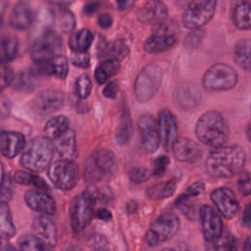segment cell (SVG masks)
I'll use <instances>...</instances> for the list:
<instances>
[{
    "mask_svg": "<svg viewBox=\"0 0 251 251\" xmlns=\"http://www.w3.org/2000/svg\"><path fill=\"white\" fill-rule=\"evenodd\" d=\"M70 129V121L64 115H58L50 118L43 128L44 135L50 140H56Z\"/></svg>",
    "mask_w": 251,
    "mask_h": 251,
    "instance_id": "27",
    "label": "cell"
},
{
    "mask_svg": "<svg viewBox=\"0 0 251 251\" xmlns=\"http://www.w3.org/2000/svg\"><path fill=\"white\" fill-rule=\"evenodd\" d=\"M33 175L25 171H17L14 174V181L21 185H30L32 182Z\"/></svg>",
    "mask_w": 251,
    "mask_h": 251,
    "instance_id": "49",
    "label": "cell"
},
{
    "mask_svg": "<svg viewBox=\"0 0 251 251\" xmlns=\"http://www.w3.org/2000/svg\"><path fill=\"white\" fill-rule=\"evenodd\" d=\"M97 196L90 190H84L73 198L69 207L70 224L74 231L83 230L90 223L94 214Z\"/></svg>",
    "mask_w": 251,
    "mask_h": 251,
    "instance_id": "5",
    "label": "cell"
},
{
    "mask_svg": "<svg viewBox=\"0 0 251 251\" xmlns=\"http://www.w3.org/2000/svg\"><path fill=\"white\" fill-rule=\"evenodd\" d=\"M150 172L143 167H134L129 172V177L131 181L135 183H140L146 181L150 177Z\"/></svg>",
    "mask_w": 251,
    "mask_h": 251,
    "instance_id": "44",
    "label": "cell"
},
{
    "mask_svg": "<svg viewBox=\"0 0 251 251\" xmlns=\"http://www.w3.org/2000/svg\"><path fill=\"white\" fill-rule=\"evenodd\" d=\"M233 61L241 69L251 72V39H240L233 48Z\"/></svg>",
    "mask_w": 251,
    "mask_h": 251,
    "instance_id": "28",
    "label": "cell"
},
{
    "mask_svg": "<svg viewBox=\"0 0 251 251\" xmlns=\"http://www.w3.org/2000/svg\"><path fill=\"white\" fill-rule=\"evenodd\" d=\"M161 251H181L180 249H176V248H172V247H168V248H165Z\"/></svg>",
    "mask_w": 251,
    "mask_h": 251,
    "instance_id": "61",
    "label": "cell"
},
{
    "mask_svg": "<svg viewBox=\"0 0 251 251\" xmlns=\"http://www.w3.org/2000/svg\"><path fill=\"white\" fill-rule=\"evenodd\" d=\"M99 7H100L99 1H91V2H88L85 4V6L83 8V12L85 15L91 16L99 9Z\"/></svg>",
    "mask_w": 251,
    "mask_h": 251,
    "instance_id": "54",
    "label": "cell"
},
{
    "mask_svg": "<svg viewBox=\"0 0 251 251\" xmlns=\"http://www.w3.org/2000/svg\"><path fill=\"white\" fill-rule=\"evenodd\" d=\"M231 18L239 29H251V0H232Z\"/></svg>",
    "mask_w": 251,
    "mask_h": 251,
    "instance_id": "26",
    "label": "cell"
},
{
    "mask_svg": "<svg viewBox=\"0 0 251 251\" xmlns=\"http://www.w3.org/2000/svg\"><path fill=\"white\" fill-rule=\"evenodd\" d=\"M17 229L13 223V217L10 207L6 201H2L0 205V233L5 239L13 237Z\"/></svg>",
    "mask_w": 251,
    "mask_h": 251,
    "instance_id": "32",
    "label": "cell"
},
{
    "mask_svg": "<svg viewBox=\"0 0 251 251\" xmlns=\"http://www.w3.org/2000/svg\"><path fill=\"white\" fill-rule=\"evenodd\" d=\"M169 165H170V158L166 155H160L153 162V170H152L153 175L155 176H163Z\"/></svg>",
    "mask_w": 251,
    "mask_h": 251,
    "instance_id": "43",
    "label": "cell"
},
{
    "mask_svg": "<svg viewBox=\"0 0 251 251\" xmlns=\"http://www.w3.org/2000/svg\"><path fill=\"white\" fill-rule=\"evenodd\" d=\"M26 205L33 211L46 215H53L56 211L54 199L42 190H27L25 194Z\"/></svg>",
    "mask_w": 251,
    "mask_h": 251,
    "instance_id": "21",
    "label": "cell"
},
{
    "mask_svg": "<svg viewBox=\"0 0 251 251\" xmlns=\"http://www.w3.org/2000/svg\"><path fill=\"white\" fill-rule=\"evenodd\" d=\"M163 80V71L158 65H148L137 75L134 83V95L139 102H147L156 94Z\"/></svg>",
    "mask_w": 251,
    "mask_h": 251,
    "instance_id": "6",
    "label": "cell"
},
{
    "mask_svg": "<svg viewBox=\"0 0 251 251\" xmlns=\"http://www.w3.org/2000/svg\"><path fill=\"white\" fill-rule=\"evenodd\" d=\"M180 222L176 214L164 213L151 224L146 234V242L154 247L169 241L178 232Z\"/></svg>",
    "mask_w": 251,
    "mask_h": 251,
    "instance_id": "8",
    "label": "cell"
},
{
    "mask_svg": "<svg viewBox=\"0 0 251 251\" xmlns=\"http://www.w3.org/2000/svg\"><path fill=\"white\" fill-rule=\"evenodd\" d=\"M245 153L237 145L215 148L208 155L205 168L207 174L214 178L231 177L243 169Z\"/></svg>",
    "mask_w": 251,
    "mask_h": 251,
    "instance_id": "1",
    "label": "cell"
},
{
    "mask_svg": "<svg viewBox=\"0 0 251 251\" xmlns=\"http://www.w3.org/2000/svg\"><path fill=\"white\" fill-rule=\"evenodd\" d=\"M132 132H133V126H132L130 114L127 108H125L122 113L120 126L116 131L117 142L120 145H125L128 143V141L132 136Z\"/></svg>",
    "mask_w": 251,
    "mask_h": 251,
    "instance_id": "33",
    "label": "cell"
},
{
    "mask_svg": "<svg viewBox=\"0 0 251 251\" xmlns=\"http://www.w3.org/2000/svg\"><path fill=\"white\" fill-rule=\"evenodd\" d=\"M204 36H205L204 29L202 28L193 29L191 32H189L185 36L183 40V45L187 49H194L201 44Z\"/></svg>",
    "mask_w": 251,
    "mask_h": 251,
    "instance_id": "40",
    "label": "cell"
},
{
    "mask_svg": "<svg viewBox=\"0 0 251 251\" xmlns=\"http://www.w3.org/2000/svg\"><path fill=\"white\" fill-rule=\"evenodd\" d=\"M93 251H112V250H111V249H110V247L108 246V247L101 248V249H98V250H93Z\"/></svg>",
    "mask_w": 251,
    "mask_h": 251,
    "instance_id": "62",
    "label": "cell"
},
{
    "mask_svg": "<svg viewBox=\"0 0 251 251\" xmlns=\"http://www.w3.org/2000/svg\"><path fill=\"white\" fill-rule=\"evenodd\" d=\"M64 105V93L58 89H46L38 93L29 102L31 113L39 119L59 111Z\"/></svg>",
    "mask_w": 251,
    "mask_h": 251,
    "instance_id": "13",
    "label": "cell"
},
{
    "mask_svg": "<svg viewBox=\"0 0 251 251\" xmlns=\"http://www.w3.org/2000/svg\"><path fill=\"white\" fill-rule=\"evenodd\" d=\"M30 227L31 233L38 238L47 249H51L56 246L58 240L57 227L51 219L45 216L36 217L32 221Z\"/></svg>",
    "mask_w": 251,
    "mask_h": 251,
    "instance_id": "19",
    "label": "cell"
},
{
    "mask_svg": "<svg viewBox=\"0 0 251 251\" xmlns=\"http://www.w3.org/2000/svg\"><path fill=\"white\" fill-rule=\"evenodd\" d=\"M48 176L58 189L70 190L78 182V167L74 161L61 159L50 165Z\"/></svg>",
    "mask_w": 251,
    "mask_h": 251,
    "instance_id": "11",
    "label": "cell"
},
{
    "mask_svg": "<svg viewBox=\"0 0 251 251\" xmlns=\"http://www.w3.org/2000/svg\"><path fill=\"white\" fill-rule=\"evenodd\" d=\"M71 63L77 68H82V69L88 68L89 63H90L89 55L87 52H85V53L73 52V54L71 56Z\"/></svg>",
    "mask_w": 251,
    "mask_h": 251,
    "instance_id": "46",
    "label": "cell"
},
{
    "mask_svg": "<svg viewBox=\"0 0 251 251\" xmlns=\"http://www.w3.org/2000/svg\"><path fill=\"white\" fill-rule=\"evenodd\" d=\"M2 251H18L14 246H12L11 244L9 243H6L4 246H3V249Z\"/></svg>",
    "mask_w": 251,
    "mask_h": 251,
    "instance_id": "59",
    "label": "cell"
},
{
    "mask_svg": "<svg viewBox=\"0 0 251 251\" xmlns=\"http://www.w3.org/2000/svg\"><path fill=\"white\" fill-rule=\"evenodd\" d=\"M118 170L116 154L109 149H99L91 154L85 163V180L94 183L105 176L115 175Z\"/></svg>",
    "mask_w": 251,
    "mask_h": 251,
    "instance_id": "4",
    "label": "cell"
},
{
    "mask_svg": "<svg viewBox=\"0 0 251 251\" xmlns=\"http://www.w3.org/2000/svg\"><path fill=\"white\" fill-rule=\"evenodd\" d=\"M238 191L242 196H248L251 194V173H242L237 180Z\"/></svg>",
    "mask_w": 251,
    "mask_h": 251,
    "instance_id": "42",
    "label": "cell"
},
{
    "mask_svg": "<svg viewBox=\"0 0 251 251\" xmlns=\"http://www.w3.org/2000/svg\"><path fill=\"white\" fill-rule=\"evenodd\" d=\"M173 153L176 160L183 163H196L203 155L200 145L193 139L180 137L173 147Z\"/></svg>",
    "mask_w": 251,
    "mask_h": 251,
    "instance_id": "20",
    "label": "cell"
},
{
    "mask_svg": "<svg viewBox=\"0 0 251 251\" xmlns=\"http://www.w3.org/2000/svg\"><path fill=\"white\" fill-rule=\"evenodd\" d=\"M62 48L63 41L61 36L53 30H47L33 42L30 48V56L34 63L49 61L60 55Z\"/></svg>",
    "mask_w": 251,
    "mask_h": 251,
    "instance_id": "12",
    "label": "cell"
},
{
    "mask_svg": "<svg viewBox=\"0 0 251 251\" xmlns=\"http://www.w3.org/2000/svg\"><path fill=\"white\" fill-rule=\"evenodd\" d=\"M14 87L17 89H30L33 88L32 85V75L30 74H19L17 77L14 78Z\"/></svg>",
    "mask_w": 251,
    "mask_h": 251,
    "instance_id": "45",
    "label": "cell"
},
{
    "mask_svg": "<svg viewBox=\"0 0 251 251\" xmlns=\"http://www.w3.org/2000/svg\"><path fill=\"white\" fill-rule=\"evenodd\" d=\"M137 126L144 150L155 152L161 143L159 122L150 114H142L137 118Z\"/></svg>",
    "mask_w": 251,
    "mask_h": 251,
    "instance_id": "14",
    "label": "cell"
},
{
    "mask_svg": "<svg viewBox=\"0 0 251 251\" xmlns=\"http://www.w3.org/2000/svg\"><path fill=\"white\" fill-rule=\"evenodd\" d=\"M195 134L204 144L218 148L224 146L228 139V126L224 117L217 111L202 114L195 125Z\"/></svg>",
    "mask_w": 251,
    "mask_h": 251,
    "instance_id": "2",
    "label": "cell"
},
{
    "mask_svg": "<svg viewBox=\"0 0 251 251\" xmlns=\"http://www.w3.org/2000/svg\"><path fill=\"white\" fill-rule=\"evenodd\" d=\"M51 64L53 68V75L60 79H65L69 73L68 59L60 54L51 59Z\"/></svg>",
    "mask_w": 251,
    "mask_h": 251,
    "instance_id": "37",
    "label": "cell"
},
{
    "mask_svg": "<svg viewBox=\"0 0 251 251\" xmlns=\"http://www.w3.org/2000/svg\"><path fill=\"white\" fill-rule=\"evenodd\" d=\"M120 62L112 59L103 60L96 68L94 76L98 84H103L120 71Z\"/></svg>",
    "mask_w": 251,
    "mask_h": 251,
    "instance_id": "31",
    "label": "cell"
},
{
    "mask_svg": "<svg viewBox=\"0 0 251 251\" xmlns=\"http://www.w3.org/2000/svg\"><path fill=\"white\" fill-rule=\"evenodd\" d=\"M241 220H242V224L248 227L249 229H251V202H249L243 212H242V216H241Z\"/></svg>",
    "mask_w": 251,
    "mask_h": 251,
    "instance_id": "53",
    "label": "cell"
},
{
    "mask_svg": "<svg viewBox=\"0 0 251 251\" xmlns=\"http://www.w3.org/2000/svg\"><path fill=\"white\" fill-rule=\"evenodd\" d=\"M13 80H14V75H13L12 71L8 67L3 66L2 67V78H1L2 88H4L5 86H7L11 82H13Z\"/></svg>",
    "mask_w": 251,
    "mask_h": 251,
    "instance_id": "52",
    "label": "cell"
},
{
    "mask_svg": "<svg viewBox=\"0 0 251 251\" xmlns=\"http://www.w3.org/2000/svg\"><path fill=\"white\" fill-rule=\"evenodd\" d=\"M94 39L93 33L87 28H81L71 35L69 46L73 52L85 53L90 48Z\"/></svg>",
    "mask_w": 251,
    "mask_h": 251,
    "instance_id": "29",
    "label": "cell"
},
{
    "mask_svg": "<svg viewBox=\"0 0 251 251\" xmlns=\"http://www.w3.org/2000/svg\"><path fill=\"white\" fill-rule=\"evenodd\" d=\"M88 245L93 250H98L109 246V243L105 236L101 234H92L88 239Z\"/></svg>",
    "mask_w": 251,
    "mask_h": 251,
    "instance_id": "48",
    "label": "cell"
},
{
    "mask_svg": "<svg viewBox=\"0 0 251 251\" xmlns=\"http://www.w3.org/2000/svg\"><path fill=\"white\" fill-rule=\"evenodd\" d=\"M176 189V184L173 180L162 181L155 184H152L148 187L147 193L148 196L154 200H162L170 198L174 195Z\"/></svg>",
    "mask_w": 251,
    "mask_h": 251,
    "instance_id": "34",
    "label": "cell"
},
{
    "mask_svg": "<svg viewBox=\"0 0 251 251\" xmlns=\"http://www.w3.org/2000/svg\"><path fill=\"white\" fill-rule=\"evenodd\" d=\"M60 25H61L63 32L70 33L75 26V15L69 10L62 11L61 17H60Z\"/></svg>",
    "mask_w": 251,
    "mask_h": 251,
    "instance_id": "41",
    "label": "cell"
},
{
    "mask_svg": "<svg viewBox=\"0 0 251 251\" xmlns=\"http://www.w3.org/2000/svg\"><path fill=\"white\" fill-rule=\"evenodd\" d=\"M176 102L181 109L192 110L197 108L202 101V94L198 86L192 82H182L176 93Z\"/></svg>",
    "mask_w": 251,
    "mask_h": 251,
    "instance_id": "22",
    "label": "cell"
},
{
    "mask_svg": "<svg viewBox=\"0 0 251 251\" xmlns=\"http://www.w3.org/2000/svg\"><path fill=\"white\" fill-rule=\"evenodd\" d=\"M19 40L15 36H5L1 40L0 58L3 64L14 61L19 53Z\"/></svg>",
    "mask_w": 251,
    "mask_h": 251,
    "instance_id": "35",
    "label": "cell"
},
{
    "mask_svg": "<svg viewBox=\"0 0 251 251\" xmlns=\"http://www.w3.org/2000/svg\"><path fill=\"white\" fill-rule=\"evenodd\" d=\"M92 90V81L86 75H81L75 82V91L79 98L86 99Z\"/></svg>",
    "mask_w": 251,
    "mask_h": 251,
    "instance_id": "39",
    "label": "cell"
},
{
    "mask_svg": "<svg viewBox=\"0 0 251 251\" xmlns=\"http://www.w3.org/2000/svg\"><path fill=\"white\" fill-rule=\"evenodd\" d=\"M33 12L25 1H19L11 11L9 24L16 29L24 30L28 28L33 22Z\"/></svg>",
    "mask_w": 251,
    "mask_h": 251,
    "instance_id": "24",
    "label": "cell"
},
{
    "mask_svg": "<svg viewBox=\"0 0 251 251\" xmlns=\"http://www.w3.org/2000/svg\"><path fill=\"white\" fill-rule=\"evenodd\" d=\"M184 0H176V2H179V3H182Z\"/></svg>",
    "mask_w": 251,
    "mask_h": 251,
    "instance_id": "63",
    "label": "cell"
},
{
    "mask_svg": "<svg viewBox=\"0 0 251 251\" xmlns=\"http://www.w3.org/2000/svg\"><path fill=\"white\" fill-rule=\"evenodd\" d=\"M204 190H205V184L201 181H196L190 184L181 195L186 198H192L200 195L201 193L204 192Z\"/></svg>",
    "mask_w": 251,
    "mask_h": 251,
    "instance_id": "47",
    "label": "cell"
},
{
    "mask_svg": "<svg viewBox=\"0 0 251 251\" xmlns=\"http://www.w3.org/2000/svg\"><path fill=\"white\" fill-rule=\"evenodd\" d=\"M235 70L227 64L217 63L210 67L202 77V85L208 91L229 90L237 83Z\"/></svg>",
    "mask_w": 251,
    "mask_h": 251,
    "instance_id": "7",
    "label": "cell"
},
{
    "mask_svg": "<svg viewBox=\"0 0 251 251\" xmlns=\"http://www.w3.org/2000/svg\"><path fill=\"white\" fill-rule=\"evenodd\" d=\"M119 93V84L116 81H110L103 89V95L110 99H115Z\"/></svg>",
    "mask_w": 251,
    "mask_h": 251,
    "instance_id": "50",
    "label": "cell"
},
{
    "mask_svg": "<svg viewBox=\"0 0 251 251\" xmlns=\"http://www.w3.org/2000/svg\"><path fill=\"white\" fill-rule=\"evenodd\" d=\"M31 185L35 186L36 188L42 190V191H46L48 189V185L46 184V182L43 180V178H41L38 176L33 175V178H32V182Z\"/></svg>",
    "mask_w": 251,
    "mask_h": 251,
    "instance_id": "55",
    "label": "cell"
},
{
    "mask_svg": "<svg viewBox=\"0 0 251 251\" xmlns=\"http://www.w3.org/2000/svg\"><path fill=\"white\" fill-rule=\"evenodd\" d=\"M97 23H98V25H99V26H100L101 28L107 29V28L111 27L112 25H113V17H112L110 14H108V13L101 14V15L98 17Z\"/></svg>",
    "mask_w": 251,
    "mask_h": 251,
    "instance_id": "51",
    "label": "cell"
},
{
    "mask_svg": "<svg viewBox=\"0 0 251 251\" xmlns=\"http://www.w3.org/2000/svg\"><path fill=\"white\" fill-rule=\"evenodd\" d=\"M25 147V136L18 131H2L0 135V151L6 158H14Z\"/></svg>",
    "mask_w": 251,
    "mask_h": 251,
    "instance_id": "23",
    "label": "cell"
},
{
    "mask_svg": "<svg viewBox=\"0 0 251 251\" xmlns=\"http://www.w3.org/2000/svg\"><path fill=\"white\" fill-rule=\"evenodd\" d=\"M232 244V237L229 234L222 235L218 239L205 242L206 251H229Z\"/></svg>",
    "mask_w": 251,
    "mask_h": 251,
    "instance_id": "38",
    "label": "cell"
},
{
    "mask_svg": "<svg viewBox=\"0 0 251 251\" xmlns=\"http://www.w3.org/2000/svg\"><path fill=\"white\" fill-rule=\"evenodd\" d=\"M54 149L58 155L64 160L75 161L77 156L75 133L73 129H69L61 137L53 142Z\"/></svg>",
    "mask_w": 251,
    "mask_h": 251,
    "instance_id": "25",
    "label": "cell"
},
{
    "mask_svg": "<svg viewBox=\"0 0 251 251\" xmlns=\"http://www.w3.org/2000/svg\"><path fill=\"white\" fill-rule=\"evenodd\" d=\"M246 135H247V138L251 141V124L248 126L247 127V130H246Z\"/></svg>",
    "mask_w": 251,
    "mask_h": 251,
    "instance_id": "60",
    "label": "cell"
},
{
    "mask_svg": "<svg viewBox=\"0 0 251 251\" xmlns=\"http://www.w3.org/2000/svg\"><path fill=\"white\" fill-rule=\"evenodd\" d=\"M129 53V48L126 42L123 39H117L112 42H109L101 49L102 57L106 59L117 60L121 62L126 59Z\"/></svg>",
    "mask_w": 251,
    "mask_h": 251,
    "instance_id": "30",
    "label": "cell"
},
{
    "mask_svg": "<svg viewBox=\"0 0 251 251\" xmlns=\"http://www.w3.org/2000/svg\"><path fill=\"white\" fill-rule=\"evenodd\" d=\"M242 251H251V236L247 237L243 244Z\"/></svg>",
    "mask_w": 251,
    "mask_h": 251,
    "instance_id": "58",
    "label": "cell"
},
{
    "mask_svg": "<svg viewBox=\"0 0 251 251\" xmlns=\"http://www.w3.org/2000/svg\"><path fill=\"white\" fill-rule=\"evenodd\" d=\"M54 154V145L46 136L31 139L21 155V165L31 172L39 173L50 167Z\"/></svg>",
    "mask_w": 251,
    "mask_h": 251,
    "instance_id": "3",
    "label": "cell"
},
{
    "mask_svg": "<svg viewBox=\"0 0 251 251\" xmlns=\"http://www.w3.org/2000/svg\"><path fill=\"white\" fill-rule=\"evenodd\" d=\"M135 1L136 0H116L117 5H118L119 9H121V10H125V9L128 8L129 6L134 4Z\"/></svg>",
    "mask_w": 251,
    "mask_h": 251,
    "instance_id": "57",
    "label": "cell"
},
{
    "mask_svg": "<svg viewBox=\"0 0 251 251\" xmlns=\"http://www.w3.org/2000/svg\"><path fill=\"white\" fill-rule=\"evenodd\" d=\"M97 219H100V220H104V221H108L112 218V214L109 210L107 209H98L96 212H95V215H94Z\"/></svg>",
    "mask_w": 251,
    "mask_h": 251,
    "instance_id": "56",
    "label": "cell"
},
{
    "mask_svg": "<svg viewBox=\"0 0 251 251\" xmlns=\"http://www.w3.org/2000/svg\"><path fill=\"white\" fill-rule=\"evenodd\" d=\"M178 34L177 24L175 21L166 22L149 35L144 43V50L150 54L167 51L176 43Z\"/></svg>",
    "mask_w": 251,
    "mask_h": 251,
    "instance_id": "10",
    "label": "cell"
},
{
    "mask_svg": "<svg viewBox=\"0 0 251 251\" xmlns=\"http://www.w3.org/2000/svg\"><path fill=\"white\" fill-rule=\"evenodd\" d=\"M217 0H190L181 16L184 27L198 29L208 24L216 11Z\"/></svg>",
    "mask_w": 251,
    "mask_h": 251,
    "instance_id": "9",
    "label": "cell"
},
{
    "mask_svg": "<svg viewBox=\"0 0 251 251\" xmlns=\"http://www.w3.org/2000/svg\"><path fill=\"white\" fill-rule=\"evenodd\" d=\"M161 143L167 151L173 150V147L176 140L178 139V126L177 122L174 114L168 110L164 109L160 112L158 117Z\"/></svg>",
    "mask_w": 251,
    "mask_h": 251,
    "instance_id": "18",
    "label": "cell"
},
{
    "mask_svg": "<svg viewBox=\"0 0 251 251\" xmlns=\"http://www.w3.org/2000/svg\"><path fill=\"white\" fill-rule=\"evenodd\" d=\"M200 222L205 241H212L223 235L222 218L212 206L203 205L200 208Z\"/></svg>",
    "mask_w": 251,
    "mask_h": 251,
    "instance_id": "15",
    "label": "cell"
},
{
    "mask_svg": "<svg viewBox=\"0 0 251 251\" xmlns=\"http://www.w3.org/2000/svg\"><path fill=\"white\" fill-rule=\"evenodd\" d=\"M169 9L167 5L160 0L147 1L136 13L137 20L149 25H161L167 22Z\"/></svg>",
    "mask_w": 251,
    "mask_h": 251,
    "instance_id": "16",
    "label": "cell"
},
{
    "mask_svg": "<svg viewBox=\"0 0 251 251\" xmlns=\"http://www.w3.org/2000/svg\"><path fill=\"white\" fill-rule=\"evenodd\" d=\"M21 251H47L46 246L32 233L23 234L18 240Z\"/></svg>",
    "mask_w": 251,
    "mask_h": 251,
    "instance_id": "36",
    "label": "cell"
},
{
    "mask_svg": "<svg viewBox=\"0 0 251 251\" xmlns=\"http://www.w3.org/2000/svg\"><path fill=\"white\" fill-rule=\"evenodd\" d=\"M211 200L220 214L227 220L234 218L239 209L238 200L232 190L227 187H219L212 191Z\"/></svg>",
    "mask_w": 251,
    "mask_h": 251,
    "instance_id": "17",
    "label": "cell"
}]
</instances>
